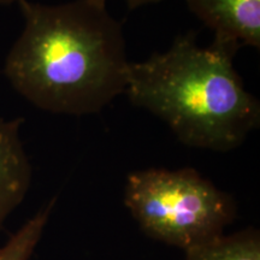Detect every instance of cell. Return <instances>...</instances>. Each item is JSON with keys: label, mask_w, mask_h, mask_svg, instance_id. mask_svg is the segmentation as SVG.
<instances>
[{"label": "cell", "mask_w": 260, "mask_h": 260, "mask_svg": "<svg viewBox=\"0 0 260 260\" xmlns=\"http://www.w3.org/2000/svg\"><path fill=\"white\" fill-rule=\"evenodd\" d=\"M17 4L24 28L4 74L24 99L51 113L83 116L125 93L130 61L122 24L106 0Z\"/></svg>", "instance_id": "6da1fadb"}, {"label": "cell", "mask_w": 260, "mask_h": 260, "mask_svg": "<svg viewBox=\"0 0 260 260\" xmlns=\"http://www.w3.org/2000/svg\"><path fill=\"white\" fill-rule=\"evenodd\" d=\"M236 50L194 32L178 35L168 51L130 63L125 93L135 106L162 119L182 144L229 152L260 124V103L233 64Z\"/></svg>", "instance_id": "7a4b0ae2"}, {"label": "cell", "mask_w": 260, "mask_h": 260, "mask_svg": "<svg viewBox=\"0 0 260 260\" xmlns=\"http://www.w3.org/2000/svg\"><path fill=\"white\" fill-rule=\"evenodd\" d=\"M124 205L146 235L184 252L223 235L236 216L235 200L190 168L132 172Z\"/></svg>", "instance_id": "3957f363"}, {"label": "cell", "mask_w": 260, "mask_h": 260, "mask_svg": "<svg viewBox=\"0 0 260 260\" xmlns=\"http://www.w3.org/2000/svg\"><path fill=\"white\" fill-rule=\"evenodd\" d=\"M195 17L213 31V41L234 50L260 47V0H186Z\"/></svg>", "instance_id": "277c9868"}, {"label": "cell", "mask_w": 260, "mask_h": 260, "mask_svg": "<svg viewBox=\"0 0 260 260\" xmlns=\"http://www.w3.org/2000/svg\"><path fill=\"white\" fill-rule=\"evenodd\" d=\"M23 118L0 119V229L23 201L31 182V165L21 139Z\"/></svg>", "instance_id": "5b68a950"}, {"label": "cell", "mask_w": 260, "mask_h": 260, "mask_svg": "<svg viewBox=\"0 0 260 260\" xmlns=\"http://www.w3.org/2000/svg\"><path fill=\"white\" fill-rule=\"evenodd\" d=\"M186 260H260V234L249 228L186 251Z\"/></svg>", "instance_id": "8992f818"}, {"label": "cell", "mask_w": 260, "mask_h": 260, "mask_svg": "<svg viewBox=\"0 0 260 260\" xmlns=\"http://www.w3.org/2000/svg\"><path fill=\"white\" fill-rule=\"evenodd\" d=\"M56 205V199H52L47 205L35 213L28 222L4 246L0 247V260H29L40 241L45 226L48 222L52 211Z\"/></svg>", "instance_id": "52a82bcc"}, {"label": "cell", "mask_w": 260, "mask_h": 260, "mask_svg": "<svg viewBox=\"0 0 260 260\" xmlns=\"http://www.w3.org/2000/svg\"><path fill=\"white\" fill-rule=\"evenodd\" d=\"M161 2V0H125L126 5L129 6V9H136L140 6L148 5V4H155V3Z\"/></svg>", "instance_id": "ba28073f"}, {"label": "cell", "mask_w": 260, "mask_h": 260, "mask_svg": "<svg viewBox=\"0 0 260 260\" xmlns=\"http://www.w3.org/2000/svg\"><path fill=\"white\" fill-rule=\"evenodd\" d=\"M19 0H0V6H8L14 4V3H18Z\"/></svg>", "instance_id": "9c48e42d"}]
</instances>
